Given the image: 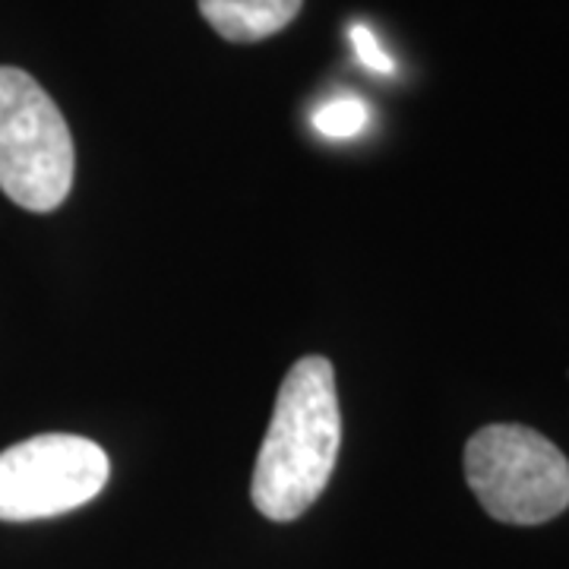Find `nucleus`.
<instances>
[{"mask_svg": "<svg viewBox=\"0 0 569 569\" xmlns=\"http://www.w3.org/2000/svg\"><path fill=\"white\" fill-rule=\"evenodd\" d=\"M203 20L234 44L263 41L301 13L305 0H197Z\"/></svg>", "mask_w": 569, "mask_h": 569, "instance_id": "5", "label": "nucleus"}, {"mask_svg": "<svg viewBox=\"0 0 569 569\" xmlns=\"http://www.w3.org/2000/svg\"><path fill=\"white\" fill-rule=\"evenodd\" d=\"M367 104L361 99H351V96H342V99H332V102L320 104L313 111V127L323 133V137H332V140H348V137H358L367 127Z\"/></svg>", "mask_w": 569, "mask_h": 569, "instance_id": "6", "label": "nucleus"}, {"mask_svg": "<svg viewBox=\"0 0 569 569\" xmlns=\"http://www.w3.org/2000/svg\"><path fill=\"white\" fill-rule=\"evenodd\" d=\"M351 44H355V54H358V61L365 63L367 70H373V73H383V77H389V73L396 70L392 58H389L387 51H383V44L377 41V36L367 29L365 22L351 26Z\"/></svg>", "mask_w": 569, "mask_h": 569, "instance_id": "7", "label": "nucleus"}, {"mask_svg": "<svg viewBox=\"0 0 569 569\" xmlns=\"http://www.w3.org/2000/svg\"><path fill=\"white\" fill-rule=\"evenodd\" d=\"M73 137L26 70L0 67V190L29 212H54L73 187Z\"/></svg>", "mask_w": 569, "mask_h": 569, "instance_id": "3", "label": "nucleus"}, {"mask_svg": "<svg viewBox=\"0 0 569 569\" xmlns=\"http://www.w3.org/2000/svg\"><path fill=\"white\" fill-rule=\"evenodd\" d=\"M111 462L96 440L41 433L0 452V522H36L92 503Z\"/></svg>", "mask_w": 569, "mask_h": 569, "instance_id": "4", "label": "nucleus"}, {"mask_svg": "<svg viewBox=\"0 0 569 569\" xmlns=\"http://www.w3.org/2000/svg\"><path fill=\"white\" fill-rule=\"evenodd\" d=\"M466 478L490 519L545 526L569 509V459L545 433L490 425L466 443Z\"/></svg>", "mask_w": 569, "mask_h": 569, "instance_id": "2", "label": "nucleus"}, {"mask_svg": "<svg viewBox=\"0 0 569 569\" xmlns=\"http://www.w3.org/2000/svg\"><path fill=\"white\" fill-rule=\"evenodd\" d=\"M342 443L336 370L307 355L279 387L272 421L257 452L250 497L272 522H291L320 500Z\"/></svg>", "mask_w": 569, "mask_h": 569, "instance_id": "1", "label": "nucleus"}]
</instances>
